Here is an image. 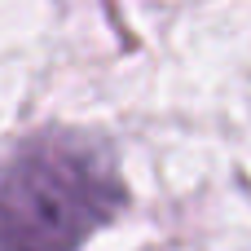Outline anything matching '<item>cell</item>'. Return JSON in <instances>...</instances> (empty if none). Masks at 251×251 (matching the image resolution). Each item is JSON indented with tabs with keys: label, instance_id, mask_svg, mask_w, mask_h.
Masks as SVG:
<instances>
[{
	"label": "cell",
	"instance_id": "6da1fadb",
	"mask_svg": "<svg viewBox=\"0 0 251 251\" xmlns=\"http://www.w3.org/2000/svg\"><path fill=\"white\" fill-rule=\"evenodd\" d=\"M128 207L119 154L88 128H31L0 146V251H79Z\"/></svg>",
	"mask_w": 251,
	"mask_h": 251
}]
</instances>
